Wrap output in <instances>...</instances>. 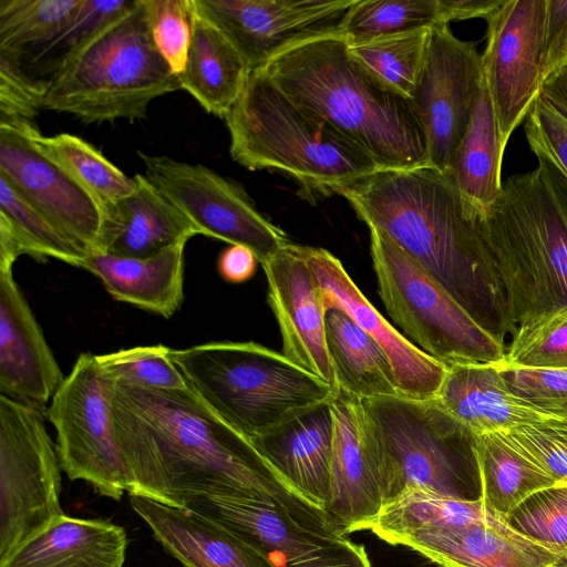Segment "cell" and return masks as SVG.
Masks as SVG:
<instances>
[{
  "label": "cell",
  "instance_id": "obj_1",
  "mask_svg": "<svg viewBox=\"0 0 567 567\" xmlns=\"http://www.w3.org/2000/svg\"><path fill=\"white\" fill-rule=\"evenodd\" d=\"M111 404L130 496L182 507L190 495L249 492L297 512L322 511L289 486L189 385L163 390L115 382Z\"/></svg>",
  "mask_w": 567,
  "mask_h": 567
},
{
  "label": "cell",
  "instance_id": "obj_2",
  "mask_svg": "<svg viewBox=\"0 0 567 567\" xmlns=\"http://www.w3.org/2000/svg\"><path fill=\"white\" fill-rule=\"evenodd\" d=\"M368 228L390 237L494 339L515 334L480 214L447 174L426 165L378 169L341 189Z\"/></svg>",
  "mask_w": 567,
  "mask_h": 567
},
{
  "label": "cell",
  "instance_id": "obj_3",
  "mask_svg": "<svg viewBox=\"0 0 567 567\" xmlns=\"http://www.w3.org/2000/svg\"><path fill=\"white\" fill-rule=\"evenodd\" d=\"M254 72L358 145L379 169L430 165L412 100L357 60L339 32L285 50Z\"/></svg>",
  "mask_w": 567,
  "mask_h": 567
},
{
  "label": "cell",
  "instance_id": "obj_4",
  "mask_svg": "<svg viewBox=\"0 0 567 567\" xmlns=\"http://www.w3.org/2000/svg\"><path fill=\"white\" fill-rule=\"evenodd\" d=\"M502 185L480 228L511 319L529 328L567 310V178L543 156Z\"/></svg>",
  "mask_w": 567,
  "mask_h": 567
},
{
  "label": "cell",
  "instance_id": "obj_5",
  "mask_svg": "<svg viewBox=\"0 0 567 567\" xmlns=\"http://www.w3.org/2000/svg\"><path fill=\"white\" fill-rule=\"evenodd\" d=\"M229 154L248 169L279 171L308 194H337L379 169L358 145L251 72L224 117Z\"/></svg>",
  "mask_w": 567,
  "mask_h": 567
},
{
  "label": "cell",
  "instance_id": "obj_6",
  "mask_svg": "<svg viewBox=\"0 0 567 567\" xmlns=\"http://www.w3.org/2000/svg\"><path fill=\"white\" fill-rule=\"evenodd\" d=\"M189 388L251 440L316 405L334 389L282 353L255 342H208L171 349Z\"/></svg>",
  "mask_w": 567,
  "mask_h": 567
},
{
  "label": "cell",
  "instance_id": "obj_7",
  "mask_svg": "<svg viewBox=\"0 0 567 567\" xmlns=\"http://www.w3.org/2000/svg\"><path fill=\"white\" fill-rule=\"evenodd\" d=\"M178 90V76L154 43L146 0H136L45 85L42 110L84 124L133 122L155 99Z\"/></svg>",
  "mask_w": 567,
  "mask_h": 567
},
{
  "label": "cell",
  "instance_id": "obj_8",
  "mask_svg": "<svg viewBox=\"0 0 567 567\" xmlns=\"http://www.w3.org/2000/svg\"><path fill=\"white\" fill-rule=\"evenodd\" d=\"M382 451L389 499L409 486L476 501L481 477L476 434L436 399H361Z\"/></svg>",
  "mask_w": 567,
  "mask_h": 567
},
{
  "label": "cell",
  "instance_id": "obj_9",
  "mask_svg": "<svg viewBox=\"0 0 567 567\" xmlns=\"http://www.w3.org/2000/svg\"><path fill=\"white\" fill-rule=\"evenodd\" d=\"M379 296L402 334L446 367L499 363L506 346L483 329L384 233L369 228Z\"/></svg>",
  "mask_w": 567,
  "mask_h": 567
},
{
  "label": "cell",
  "instance_id": "obj_10",
  "mask_svg": "<svg viewBox=\"0 0 567 567\" xmlns=\"http://www.w3.org/2000/svg\"><path fill=\"white\" fill-rule=\"evenodd\" d=\"M182 507L229 529L276 567H372L364 545L338 529L323 511L297 512L249 492L190 495Z\"/></svg>",
  "mask_w": 567,
  "mask_h": 567
},
{
  "label": "cell",
  "instance_id": "obj_11",
  "mask_svg": "<svg viewBox=\"0 0 567 567\" xmlns=\"http://www.w3.org/2000/svg\"><path fill=\"white\" fill-rule=\"evenodd\" d=\"M43 411L0 395V560L64 513Z\"/></svg>",
  "mask_w": 567,
  "mask_h": 567
},
{
  "label": "cell",
  "instance_id": "obj_12",
  "mask_svg": "<svg viewBox=\"0 0 567 567\" xmlns=\"http://www.w3.org/2000/svg\"><path fill=\"white\" fill-rule=\"evenodd\" d=\"M114 383L96 355L83 352L47 412L56 432L55 450L66 476L118 501L128 491V477L112 417Z\"/></svg>",
  "mask_w": 567,
  "mask_h": 567
},
{
  "label": "cell",
  "instance_id": "obj_13",
  "mask_svg": "<svg viewBox=\"0 0 567 567\" xmlns=\"http://www.w3.org/2000/svg\"><path fill=\"white\" fill-rule=\"evenodd\" d=\"M144 176L199 235L249 248L260 264L282 249L287 235L255 207L235 183L198 163L138 152Z\"/></svg>",
  "mask_w": 567,
  "mask_h": 567
},
{
  "label": "cell",
  "instance_id": "obj_14",
  "mask_svg": "<svg viewBox=\"0 0 567 567\" xmlns=\"http://www.w3.org/2000/svg\"><path fill=\"white\" fill-rule=\"evenodd\" d=\"M545 17L546 0H503L485 18L481 60L504 147L540 94Z\"/></svg>",
  "mask_w": 567,
  "mask_h": 567
},
{
  "label": "cell",
  "instance_id": "obj_15",
  "mask_svg": "<svg viewBox=\"0 0 567 567\" xmlns=\"http://www.w3.org/2000/svg\"><path fill=\"white\" fill-rule=\"evenodd\" d=\"M355 0H193L195 11L219 30L249 72L305 41L339 32Z\"/></svg>",
  "mask_w": 567,
  "mask_h": 567
},
{
  "label": "cell",
  "instance_id": "obj_16",
  "mask_svg": "<svg viewBox=\"0 0 567 567\" xmlns=\"http://www.w3.org/2000/svg\"><path fill=\"white\" fill-rule=\"evenodd\" d=\"M483 79L475 44L456 38L449 24L433 27L411 100L425 132L430 166L444 174L465 133Z\"/></svg>",
  "mask_w": 567,
  "mask_h": 567
},
{
  "label": "cell",
  "instance_id": "obj_17",
  "mask_svg": "<svg viewBox=\"0 0 567 567\" xmlns=\"http://www.w3.org/2000/svg\"><path fill=\"white\" fill-rule=\"evenodd\" d=\"M37 124H0V176L84 254L99 251L103 209L35 144Z\"/></svg>",
  "mask_w": 567,
  "mask_h": 567
},
{
  "label": "cell",
  "instance_id": "obj_18",
  "mask_svg": "<svg viewBox=\"0 0 567 567\" xmlns=\"http://www.w3.org/2000/svg\"><path fill=\"white\" fill-rule=\"evenodd\" d=\"M330 494L324 513L344 534L361 530L389 499L383 455L362 400L338 388Z\"/></svg>",
  "mask_w": 567,
  "mask_h": 567
},
{
  "label": "cell",
  "instance_id": "obj_19",
  "mask_svg": "<svg viewBox=\"0 0 567 567\" xmlns=\"http://www.w3.org/2000/svg\"><path fill=\"white\" fill-rule=\"evenodd\" d=\"M261 266L268 286L267 301L282 339V354L337 390L326 338L327 309L301 246L289 243Z\"/></svg>",
  "mask_w": 567,
  "mask_h": 567
},
{
  "label": "cell",
  "instance_id": "obj_20",
  "mask_svg": "<svg viewBox=\"0 0 567 567\" xmlns=\"http://www.w3.org/2000/svg\"><path fill=\"white\" fill-rule=\"evenodd\" d=\"M301 250L319 282L327 311L342 310L380 344L391 361L399 394L413 400L435 399L447 367L424 353L389 323L330 251L306 246H301Z\"/></svg>",
  "mask_w": 567,
  "mask_h": 567
},
{
  "label": "cell",
  "instance_id": "obj_21",
  "mask_svg": "<svg viewBox=\"0 0 567 567\" xmlns=\"http://www.w3.org/2000/svg\"><path fill=\"white\" fill-rule=\"evenodd\" d=\"M12 266L0 265V395L44 411L65 377Z\"/></svg>",
  "mask_w": 567,
  "mask_h": 567
},
{
  "label": "cell",
  "instance_id": "obj_22",
  "mask_svg": "<svg viewBox=\"0 0 567 567\" xmlns=\"http://www.w3.org/2000/svg\"><path fill=\"white\" fill-rule=\"evenodd\" d=\"M443 567H557L563 555L518 533L507 520L434 528L396 538Z\"/></svg>",
  "mask_w": 567,
  "mask_h": 567
},
{
  "label": "cell",
  "instance_id": "obj_23",
  "mask_svg": "<svg viewBox=\"0 0 567 567\" xmlns=\"http://www.w3.org/2000/svg\"><path fill=\"white\" fill-rule=\"evenodd\" d=\"M249 441L289 486L324 511L330 494L333 445L330 402L299 413Z\"/></svg>",
  "mask_w": 567,
  "mask_h": 567
},
{
  "label": "cell",
  "instance_id": "obj_24",
  "mask_svg": "<svg viewBox=\"0 0 567 567\" xmlns=\"http://www.w3.org/2000/svg\"><path fill=\"white\" fill-rule=\"evenodd\" d=\"M130 503L184 567H276L260 550L198 513L143 496L132 495Z\"/></svg>",
  "mask_w": 567,
  "mask_h": 567
},
{
  "label": "cell",
  "instance_id": "obj_25",
  "mask_svg": "<svg viewBox=\"0 0 567 567\" xmlns=\"http://www.w3.org/2000/svg\"><path fill=\"white\" fill-rule=\"evenodd\" d=\"M136 187L103 207L99 251L150 258L199 235L194 225L144 176Z\"/></svg>",
  "mask_w": 567,
  "mask_h": 567
},
{
  "label": "cell",
  "instance_id": "obj_26",
  "mask_svg": "<svg viewBox=\"0 0 567 567\" xmlns=\"http://www.w3.org/2000/svg\"><path fill=\"white\" fill-rule=\"evenodd\" d=\"M435 399L446 412L475 434L508 431L520 424L551 417L509 391L498 363L447 367Z\"/></svg>",
  "mask_w": 567,
  "mask_h": 567
},
{
  "label": "cell",
  "instance_id": "obj_27",
  "mask_svg": "<svg viewBox=\"0 0 567 567\" xmlns=\"http://www.w3.org/2000/svg\"><path fill=\"white\" fill-rule=\"evenodd\" d=\"M125 529L63 514L0 560V567H124Z\"/></svg>",
  "mask_w": 567,
  "mask_h": 567
},
{
  "label": "cell",
  "instance_id": "obj_28",
  "mask_svg": "<svg viewBox=\"0 0 567 567\" xmlns=\"http://www.w3.org/2000/svg\"><path fill=\"white\" fill-rule=\"evenodd\" d=\"M185 246L177 244L150 258L92 252L79 267L95 275L114 299L169 318L184 299Z\"/></svg>",
  "mask_w": 567,
  "mask_h": 567
},
{
  "label": "cell",
  "instance_id": "obj_29",
  "mask_svg": "<svg viewBox=\"0 0 567 567\" xmlns=\"http://www.w3.org/2000/svg\"><path fill=\"white\" fill-rule=\"evenodd\" d=\"M249 74L236 48L194 9L187 61L177 75L182 90L188 92L207 113L224 118L240 95Z\"/></svg>",
  "mask_w": 567,
  "mask_h": 567
},
{
  "label": "cell",
  "instance_id": "obj_30",
  "mask_svg": "<svg viewBox=\"0 0 567 567\" xmlns=\"http://www.w3.org/2000/svg\"><path fill=\"white\" fill-rule=\"evenodd\" d=\"M504 151L491 96L483 79L467 127L447 171L462 197L480 215L492 208L502 192Z\"/></svg>",
  "mask_w": 567,
  "mask_h": 567
},
{
  "label": "cell",
  "instance_id": "obj_31",
  "mask_svg": "<svg viewBox=\"0 0 567 567\" xmlns=\"http://www.w3.org/2000/svg\"><path fill=\"white\" fill-rule=\"evenodd\" d=\"M326 338L338 388L359 399L400 395L389 357L346 312L327 311Z\"/></svg>",
  "mask_w": 567,
  "mask_h": 567
},
{
  "label": "cell",
  "instance_id": "obj_32",
  "mask_svg": "<svg viewBox=\"0 0 567 567\" xmlns=\"http://www.w3.org/2000/svg\"><path fill=\"white\" fill-rule=\"evenodd\" d=\"M506 520L486 508L483 501H464L425 487L409 486L388 499L361 530L392 545L404 535L434 528Z\"/></svg>",
  "mask_w": 567,
  "mask_h": 567
},
{
  "label": "cell",
  "instance_id": "obj_33",
  "mask_svg": "<svg viewBox=\"0 0 567 567\" xmlns=\"http://www.w3.org/2000/svg\"><path fill=\"white\" fill-rule=\"evenodd\" d=\"M481 499L505 518L533 494L556 481L519 447L505 431L476 434Z\"/></svg>",
  "mask_w": 567,
  "mask_h": 567
},
{
  "label": "cell",
  "instance_id": "obj_34",
  "mask_svg": "<svg viewBox=\"0 0 567 567\" xmlns=\"http://www.w3.org/2000/svg\"><path fill=\"white\" fill-rule=\"evenodd\" d=\"M20 255L75 267L86 256L0 176V264L13 265Z\"/></svg>",
  "mask_w": 567,
  "mask_h": 567
},
{
  "label": "cell",
  "instance_id": "obj_35",
  "mask_svg": "<svg viewBox=\"0 0 567 567\" xmlns=\"http://www.w3.org/2000/svg\"><path fill=\"white\" fill-rule=\"evenodd\" d=\"M136 0H82L73 18L51 39L11 60L43 87L66 69L112 22ZM3 58V56H1Z\"/></svg>",
  "mask_w": 567,
  "mask_h": 567
},
{
  "label": "cell",
  "instance_id": "obj_36",
  "mask_svg": "<svg viewBox=\"0 0 567 567\" xmlns=\"http://www.w3.org/2000/svg\"><path fill=\"white\" fill-rule=\"evenodd\" d=\"M33 140L48 157L97 200L102 209L105 205L127 196L136 187L135 177L124 174L79 136L69 133L43 136L38 131Z\"/></svg>",
  "mask_w": 567,
  "mask_h": 567
},
{
  "label": "cell",
  "instance_id": "obj_37",
  "mask_svg": "<svg viewBox=\"0 0 567 567\" xmlns=\"http://www.w3.org/2000/svg\"><path fill=\"white\" fill-rule=\"evenodd\" d=\"M441 21L437 0H355L339 33L349 45L431 29Z\"/></svg>",
  "mask_w": 567,
  "mask_h": 567
},
{
  "label": "cell",
  "instance_id": "obj_38",
  "mask_svg": "<svg viewBox=\"0 0 567 567\" xmlns=\"http://www.w3.org/2000/svg\"><path fill=\"white\" fill-rule=\"evenodd\" d=\"M82 0H0V56L19 59L55 35Z\"/></svg>",
  "mask_w": 567,
  "mask_h": 567
},
{
  "label": "cell",
  "instance_id": "obj_39",
  "mask_svg": "<svg viewBox=\"0 0 567 567\" xmlns=\"http://www.w3.org/2000/svg\"><path fill=\"white\" fill-rule=\"evenodd\" d=\"M431 29L348 44L349 51L381 81L412 99L424 66Z\"/></svg>",
  "mask_w": 567,
  "mask_h": 567
},
{
  "label": "cell",
  "instance_id": "obj_40",
  "mask_svg": "<svg viewBox=\"0 0 567 567\" xmlns=\"http://www.w3.org/2000/svg\"><path fill=\"white\" fill-rule=\"evenodd\" d=\"M163 344L135 347L96 355L105 373L114 381L147 389H184L187 381Z\"/></svg>",
  "mask_w": 567,
  "mask_h": 567
},
{
  "label": "cell",
  "instance_id": "obj_41",
  "mask_svg": "<svg viewBox=\"0 0 567 567\" xmlns=\"http://www.w3.org/2000/svg\"><path fill=\"white\" fill-rule=\"evenodd\" d=\"M507 523L555 553L567 554V485L533 494L512 512Z\"/></svg>",
  "mask_w": 567,
  "mask_h": 567
},
{
  "label": "cell",
  "instance_id": "obj_42",
  "mask_svg": "<svg viewBox=\"0 0 567 567\" xmlns=\"http://www.w3.org/2000/svg\"><path fill=\"white\" fill-rule=\"evenodd\" d=\"M501 363L518 368L567 369V310L529 328L518 329Z\"/></svg>",
  "mask_w": 567,
  "mask_h": 567
},
{
  "label": "cell",
  "instance_id": "obj_43",
  "mask_svg": "<svg viewBox=\"0 0 567 567\" xmlns=\"http://www.w3.org/2000/svg\"><path fill=\"white\" fill-rule=\"evenodd\" d=\"M154 43L172 71L185 68L192 42L194 7L192 0H146Z\"/></svg>",
  "mask_w": 567,
  "mask_h": 567
},
{
  "label": "cell",
  "instance_id": "obj_44",
  "mask_svg": "<svg viewBox=\"0 0 567 567\" xmlns=\"http://www.w3.org/2000/svg\"><path fill=\"white\" fill-rule=\"evenodd\" d=\"M509 391L529 406L555 419H567V370L518 368L498 363Z\"/></svg>",
  "mask_w": 567,
  "mask_h": 567
},
{
  "label": "cell",
  "instance_id": "obj_45",
  "mask_svg": "<svg viewBox=\"0 0 567 567\" xmlns=\"http://www.w3.org/2000/svg\"><path fill=\"white\" fill-rule=\"evenodd\" d=\"M505 432L556 484L567 482V419L550 417Z\"/></svg>",
  "mask_w": 567,
  "mask_h": 567
},
{
  "label": "cell",
  "instance_id": "obj_46",
  "mask_svg": "<svg viewBox=\"0 0 567 567\" xmlns=\"http://www.w3.org/2000/svg\"><path fill=\"white\" fill-rule=\"evenodd\" d=\"M525 134L535 156H543L567 178V116L542 94L525 118Z\"/></svg>",
  "mask_w": 567,
  "mask_h": 567
},
{
  "label": "cell",
  "instance_id": "obj_47",
  "mask_svg": "<svg viewBox=\"0 0 567 567\" xmlns=\"http://www.w3.org/2000/svg\"><path fill=\"white\" fill-rule=\"evenodd\" d=\"M44 87L14 62L0 56V124L34 125Z\"/></svg>",
  "mask_w": 567,
  "mask_h": 567
},
{
  "label": "cell",
  "instance_id": "obj_48",
  "mask_svg": "<svg viewBox=\"0 0 567 567\" xmlns=\"http://www.w3.org/2000/svg\"><path fill=\"white\" fill-rule=\"evenodd\" d=\"M566 62L567 0H546V17L542 51L543 82L560 69Z\"/></svg>",
  "mask_w": 567,
  "mask_h": 567
},
{
  "label": "cell",
  "instance_id": "obj_49",
  "mask_svg": "<svg viewBox=\"0 0 567 567\" xmlns=\"http://www.w3.org/2000/svg\"><path fill=\"white\" fill-rule=\"evenodd\" d=\"M257 258L247 247L230 245L218 258V271L228 282L239 284L248 280L256 270Z\"/></svg>",
  "mask_w": 567,
  "mask_h": 567
},
{
  "label": "cell",
  "instance_id": "obj_50",
  "mask_svg": "<svg viewBox=\"0 0 567 567\" xmlns=\"http://www.w3.org/2000/svg\"><path fill=\"white\" fill-rule=\"evenodd\" d=\"M502 2L503 0H437L443 24L473 18L485 19Z\"/></svg>",
  "mask_w": 567,
  "mask_h": 567
},
{
  "label": "cell",
  "instance_id": "obj_51",
  "mask_svg": "<svg viewBox=\"0 0 567 567\" xmlns=\"http://www.w3.org/2000/svg\"><path fill=\"white\" fill-rule=\"evenodd\" d=\"M540 94L567 116V62L543 82Z\"/></svg>",
  "mask_w": 567,
  "mask_h": 567
},
{
  "label": "cell",
  "instance_id": "obj_52",
  "mask_svg": "<svg viewBox=\"0 0 567 567\" xmlns=\"http://www.w3.org/2000/svg\"><path fill=\"white\" fill-rule=\"evenodd\" d=\"M557 567H567V554L563 555Z\"/></svg>",
  "mask_w": 567,
  "mask_h": 567
},
{
  "label": "cell",
  "instance_id": "obj_53",
  "mask_svg": "<svg viewBox=\"0 0 567 567\" xmlns=\"http://www.w3.org/2000/svg\"><path fill=\"white\" fill-rule=\"evenodd\" d=\"M558 485H567V482L566 483H558Z\"/></svg>",
  "mask_w": 567,
  "mask_h": 567
},
{
  "label": "cell",
  "instance_id": "obj_54",
  "mask_svg": "<svg viewBox=\"0 0 567 567\" xmlns=\"http://www.w3.org/2000/svg\"><path fill=\"white\" fill-rule=\"evenodd\" d=\"M439 567H443V566H439Z\"/></svg>",
  "mask_w": 567,
  "mask_h": 567
},
{
  "label": "cell",
  "instance_id": "obj_55",
  "mask_svg": "<svg viewBox=\"0 0 567 567\" xmlns=\"http://www.w3.org/2000/svg\"><path fill=\"white\" fill-rule=\"evenodd\" d=\"M567 370V369H566Z\"/></svg>",
  "mask_w": 567,
  "mask_h": 567
}]
</instances>
